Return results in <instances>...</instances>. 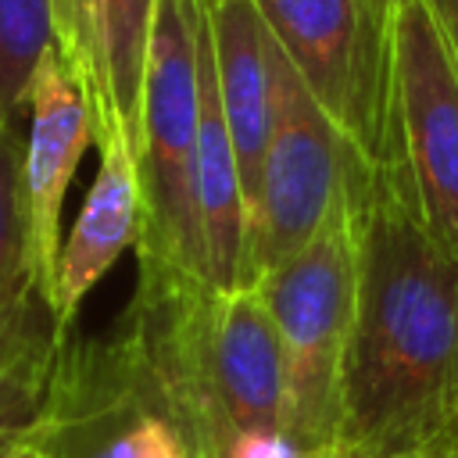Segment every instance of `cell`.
Segmentation results:
<instances>
[{
    "instance_id": "cell-18",
    "label": "cell",
    "mask_w": 458,
    "mask_h": 458,
    "mask_svg": "<svg viewBox=\"0 0 458 458\" xmlns=\"http://www.w3.org/2000/svg\"><path fill=\"white\" fill-rule=\"evenodd\" d=\"M426 7L433 11V18H437L454 61H458V0H426Z\"/></svg>"
},
{
    "instance_id": "cell-2",
    "label": "cell",
    "mask_w": 458,
    "mask_h": 458,
    "mask_svg": "<svg viewBox=\"0 0 458 458\" xmlns=\"http://www.w3.org/2000/svg\"><path fill=\"white\" fill-rule=\"evenodd\" d=\"M258 290L268 304L283 347V429L304 454H311L326 444H336L340 437V379L358 290L351 197L333 211L326 229L304 250L265 272Z\"/></svg>"
},
{
    "instance_id": "cell-19",
    "label": "cell",
    "mask_w": 458,
    "mask_h": 458,
    "mask_svg": "<svg viewBox=\"0 0 458 458\" xmlns=\"http://www.w3.org/2000/svg\"><path fill=\"white\" fill-rule=\"evenodd\" d=\"M308 458H351V454H347V447H344V444L336 440V444H326V447H318V451H311Z\"/></svg>"
},
{
    "instance_id": "cell-9",
    "label": "cell",
    "mask_w": 458,
    "mask_h": 458,
    "mask_svg": "<svg viewBox=\"0 0 458 458\" xmlns=\"http://www.w3.org/2000/svg\"><path fill=\"white\" fill-rule=\"evenodd\" d=\"M197 215L204 240V283L218 293L240 290L247 258V197L215 86L208 0L197 29Z\"/></svg>"
},
{
    "instance_id": "cell-6",
    "label": "cell",
    "mask_w": 458,
    "mask_h": 458,
    "mask_svg": "<svg viewBox=\"0 0 458 458\" xmlns=\"http://www.w3.org/2000/svg\"><path fill=\"white\" fill-rule=\"evenodd\" d=\"M394 140L422 225L458 254V61L426 0L390 11Z\"/></svg>"
},
{
    "instance_id": "cell-20",
    "label": "cell",
    "mask_w": 458,
    "mask_h": 458,
    "mask_svg": "<svg viewBox=\"0 0 458 458\" xmlns=\"http://www.w3.org/2000/svg\"><path fill=\"white\" fill-rule=\"evenodd\" d=\"M4 458H47V454H43V451H39L36 444H21V447H14V451H7Z\"/></svg>"
},
{
    "instance_id": "cell-17",
    "label": "cell",
    "mask_w": 458,
    "mask_h": 458,
    "mask_svg": "<svg viewBox=\"0 0 458 458\" xmlns=\"http://www.w3.org/2000/svg\"><path fill=\"white\" fill-rule=\"evenodd\" d=\"M369 458H458V429L447 437H437L429 444L419 447H404V451H386V454H369Z\"/></svg>"
},
{
    "instance_id": "cell-7",
    "label": "cell",
    "mask_w": 458,
    "mask_h": 458,
    "mask_svg": "<svg viewBox=\"0 0 458 458\" xmlns=\"http://www.w3.org/2000/svg\"><path fill=\"white\" fill-rule=\"evenodd\" d=\"M29 132H25V204H29V243L39 276V290L54 311L57 258H61V215L68 182L79 157L93 143V107L82 82L68 72L57 47L39 61L29 93Z\"/></svg>"
},
{
    "instance_id": "cell-4",
    "label": "cell",
    "mask_w": 458,
    "mask_h": 458,
    "mask_svg": "<svg viewBox=\"0 0 458 458\" xmlns=\"http://www.w3.org/2000/svg\"><path fill=\"white\" fill-rule=\"evenodd\" d=\"M286 61L369 168L390 157L394 0H254Z\"/></svg>"
},
{
    "instance_id": "cell-8",
    "label": "cell",
    "mask_w": 458,
    "mask_h": 458,
    "mask_svg": "<svg viewBox=\"0 0 458 458\" xmlns=\"http://www.w3.org/2000/svg\"><path fill=\"white\" fill-rule=\"evenodd\" d=\"M208 29H211L218 104L236 150V168L250 218L265 150L276 129L283 47L276 43L254 0H208Z\"/></svg>"
},
{
    "instance_id": "cell-15",
    "label": "cell",
    "mask_w": 458,
    "mask_h": 458,
    "mask_svg": "<svg viewBox=\"0 0 458 458\" xmlns=\"http://www.w3.org/2000/svg\"><path fill=\"white\" fill-rule=\"evenodd\" d=\"M54 36L68 72L82 82L93 100V39H89V0H50Z\"/></svg>"
},
{
    "instance_id": "cell-10",
    "label": "cell",
    "mask_w": 458,
    "mask_h": 458,
    "mask_svg": "<svg viewBox=\"0 0 458 458\" xmlns=\"http://www.w3.org/2000/svg\"><path fill=\"white\" fill-rule=\"evenodd\" d=\"M64 336L39 290L29 243L25 136L14 122H0V369L54 365Z\"/></svg>"
},
{
    "instance_id": "cell-11",
    "label": "cell",
    "mask_w": 458,
    "mask_h": 458,
    "mask_svg": "<svg viewBox=\"0 0 458 458\" xmlns=\"http://www.w3.org/2000/svg\"><path fill=\"white\" fill-rule=\"evenodd\" d=\"M140 179L136 154L125 140H111L100 147L97 179L82 200V211L72 233L61 243L57 258V293L54 318L61 333H72V322L86 301V293L107 276V268L140 243Z\"/></svg>"
},
{
    "instance_id": "cell-1",
    "label": "cell",
    "mask_w": 458,
    "mask_h": 458,
    "mask_svg": "<svg viewBox=\"0 0 458 458\" xmlns=\"http://www.w3.org/2000/svg\"><path fill=\"white\" fill-rule=\"evenodd\" d=\"M351 211L358 290L336 440L369 458L458 429V254L422 225L394 154L354 182Z\"/></svg>"
},
{
    "instance_id": "cell-14",
    "label": "cell",
    "mask_w": 458,
    "mask_h": 458,
    "mask_svg": "<svg viewBox=\"0 0 458 458\" xmlns=\"http://www.w3.org/2000/svg\"><path fill=\"white\" fill-rule=\"evenodd\" d=\"M54 365H7L0 369V458L29 444L50 386Z\"/></svg>"
},
{
    "instance_id": "cell-16",
    "label": "cell",
    "mask_w": 458,
    "mask_h": 458,
    "mask_svg": "<svg viewBox=\"0 0 458 458\" xmlns=\"http://www.w3.org/2000/svg\"><path fill=\"white\" fill-rule=\"evenodd\" d=\"M222 458H308V454L286 437V429H247L225 444Z\"/></svg>"
},
{
    "instance_id": "cell-12",
    "label": "cell",
    "mask_w": 458,
    "mask_h": 458,
    "mask_svg": "<svg viewBox=\"0 0 458 458\" xmlns=\"http://www.w3.org/2000/svg\"><path fill=\"white\" fill-rule=\"evenodd\" d=\"M157 0H89L93 39V143L125 140L136 154L143 82Z\"/></svg>"
},
{
    "instance_id": "cell-13",
    "label": "cell",
    "mask_w": 458,
    "mask_h": 458,
    "mask_svg": "<svg viewBox=\"0 0 458 458\" xmlns=\"http://www.w3.org/2000/svg\"><path fill=\"white\" fill-rule=\"evenodd\" d=\"M57 47L50 0H0V122L29 111V93L47 50Z\"/></svg>"
},
{
    "instance_id": "cell-3",
    "label": "cell",
    "mask_w": 458,
    "mask_h": 458,
    "mask_svg": "<svg viewBox=\"0 0 458 458\" xmlns=\"http://www.w3.org/2000/svg\"><path fill=\"white\" fill-rule=\"evenodd\" d=\"M204 0H157L136 143L140 243L147 268L204 283L197 215V29Z\"/></svg>"
},
{
    "instance_id": "cell-5",
    "label": "cell",
    "mask_w": 458,
    "mask_h": 458,
    "mask_svg": "<svg viewBox=\"0 0 458 458\" xmlns=\"http://www.w3.org/2000/svg\"><path fill=\"white\" fill-rule=\"evenodd\" d=\"M369 165L315 104L286 54L279 57L276 129L265 150L258 200L247 218L243 286L304 250L351 197Z\"/></svg>"
}]
</instances>
